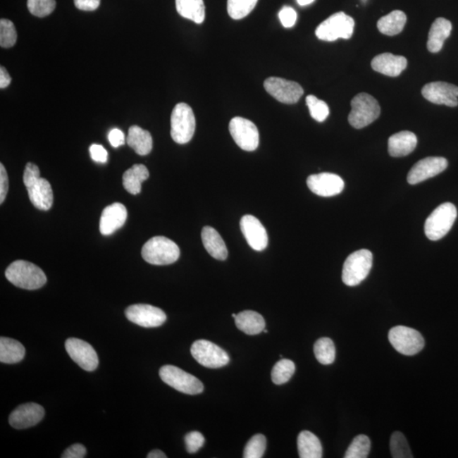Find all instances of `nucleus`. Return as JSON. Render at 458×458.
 I'll return each mask as SVG.
<instances>
[{
  "mask_svg": "<svg viewBox=\"0 0 458 458\" xmlns=\"http://www.w3.org/2000/svg\"><path fill=\"white\" fill-rule=\"evenodd\" d=\"M178 13L192 22L202 24L206 18V8L203 0H176Z\"/></svg>",
  "mask_w": 458,
  "mask_h": 458,
  "instance_id": "7c9ffc66",
  "label": "nucleus"
},
{
  "mask_svg": "<svg viewBox=\"0 0 458 458\" xmlns=\"http://www.w3.org/2000/svg\"><path fill=\"white\" fill-rule=\"evenodd\" d=\"M185 440L187 452L190 454L197 453L205 443V438L202 433L198 431L189 433L186 435Z\"/></svg>",
  "mask_w": 458,
  "mask_h": 458,
  "instance_id": "79ce46f5",
  "label": "nucleus"
},
{
  "mask_svg": "<svg viewBox=\"0 0 458 458\" xmlns=\"http://www.w3.org/2000/svg\"><path fill=\"white\" fill-rule=\"evenodd\" d=\"M125 315L130 322L144 328L159 327L166 321L163 311L147 304H136L128 307Z\"/></svg>",
  "mask_w": 458,
  "mask_h": 458,
  "instance_id": "4468645a",
  "label": "nucleus"
},
{
  "mask_svg": "<svg viewBox=\"0 0 458 458\" xmlns=\"http://www.w3.org/2000/svg\"><path fill=\"white\" fill-rule=\"evenodd\" d=\"M194 360L208 369H219L228 364V354L218 345L206 340H199L191 347Z\"/></svg>",
  "mask_w": 458,
  "mask_h": 458,
  "instance_id": "9b49d317",
  "label": "nucleus"
},
{
  "mask_svg": "<svg viewBox=\"0 0 458 458\" xmlns=\"http://www.w3.org/2000/svg\"><path fill=\"white\" fill-rule=\"evenodd\" d=\"M148 458H166L168 456L163 452L160 451V450H154V451L149 452L147 456Z\"/></svg>",
  "mask_w": 458,
  "mask_h": 458,
  "instance_id": "3c124183",
  "label": "nucleus"
},
{
  "mask_svg": "<svg viewBox=\"0 0 458 458\" xmlns=\"http://www.w3.org/2000/svg\"><path fill=\"white\" fill-rule=\"evenodd\" d=\"M355 22L351 16L338 12L332 15L316 29L318 39L333 42L339 39H349L353 35Z\"/></svg>",
  "mask_w": 458,
  "mask_h": 458,
  "instance_id": "6e6552de",
  "label": "nucleus"
},
{
  "mask_svg": "<svg viewBox=\"0 0 458 458\" xmlns=\"http://www.w3.org/2000/svg\"><path fill=\"white\" fill-rule=\"evenodd\" d=\"M299 456L301 458H321L323 447L319 439L310 431L299 433L297 439Z\"/></svg>",
  "mask_w": 458,
  "mask_h": 458,
  "instance_id": "cd10ccee",
  "label": "nucleus"
},
{
  "mask_svg": "<svg viewBox=\"0 0 458 458\" xmlns=\"http://www.w3.org/2000/svg\"><path fill=\"white\" fill-rule=\"evenodd\" d=\"M202 239L204 247L210 255L216 260L227 259L228 252L226 245L213 228L206 226L202 229Z\"/></svg>",
  "mask_w": 458,
  "mask_h": 458,
  "instance_id": "b1692460",
  "label": "nucleus"
},
{
  "mask_svg": "<svg viewBox=\"0 0 458 458\" xmlns=\"http://www.w3.org/2000/svg\"><path fill=\"white\" fill-rule=\"evenodd\" d=\"M306 102L308 108H309L311 118L316 120V122H324L330 115V108H328L327 104L320 101L314 95H308Z\"/></svg>",
  "mask_w": 458,
  "mask_h": 458,
  "instance_id": "4c0bfd02",
  "label": "nucleus"
},
{
  "mask_svg": "<svg viewBox=\"0 0 458 458\" xmlns=\"http://www.w3.org/2000/svg\"><path fill=\"white\" fill-rule=\"evenodd\" d=\"M373 266V254L369 249H359L353 252L345 260L342 280L345 285H359L369 276Z\"/></svg>",
  "mask_w": 458,
  "mask_h": 458,
  "instance_id": "423d86ee",
  "label": "nucleus"
},
{
  "mask_svg": "<svg viewBox=\"0 0 458 458\" xmlns=\"http://www.w3.org/2000/svg\"><path fill=\"white\" fill-rule=\"evenodd\" d=\"M372 68L385 76L398 77L407 68V61L405 57L384 53L373 58Z\"/></svg>",
  "mask_w": 458,
  "mask_h": 458,
  "instance_id": "4be33fe9",
  "label": "nucleus"
},
{
  "mask_svg": "<svg viewBox=\"0 0 458 458\" xmlns=\"http://www.w3.org/2000/svg\"><path fill=\"white\" fill-rule=\"evenodd\" d=\"M370 449H371V441L368 436L359 435L355 437L351 445H349L345 458H366L368 457Z\"/></svg>",
  "mask_w": 458,
  "mask_h": 458,
  "instance_id": "c9c22d12",
  "label": "nucleus"
},
{
  "mask_svg": "<svg viewBox=\"0 0 458 458\" xmlns=\"http://www.w3.org/2000/svg\"><path fill=\"white\" fill-rule=\"evenodd\" d=\"M141 254L148 264L165 266L173 264L178 260L180 249L173 240L164 236H156L144 244Z\"/></svg>",
  "mask_w": 458,
  "mask_h": 458,
  "instance_id": "7ed1b4c3",
  "label": "nucleus"
},
{
  "mask_svg": "<svg viewBox=\"0 0 458 458\" xmlns=\"http://www.w3.org/2000/svg\"><path fill=\"white\" fill-rule=\"evenodd\" d=\"M44 407L39 404H23L11 412L9 423L16 430L35 426L44 419Z\"/></svg>",
  "mask_w": 458,
  "mask_h": 458,
  "instance_id": "aec40b11",
  "label": "nucleus"
},
{
  "mask_svg": "<svg viewBox=\"0 0 458 458\" xmlns=\"http://www.w3.org/2000/svg\"><path fill=\"white\" fill-rule=\"evenodd\" d=\"M149 177L147 166L141 164L133 165L123 174V186L128 193L137 194L141 192V185Z\"/></svg>",
  "mask_w": 458,
  "mask_h": 458,
  "instance_id": "c756f323",
  "label": "nucleus"
},
{
  "mask_svg": "<svg viewBox=\"0 0 458 458\" xmlns=\"http://www.w3.org/2000/svg\"><path fill=\"white\" fill-rule=\"evenodd\" d=\"M447 166L448 161L444 157L424 158L412 166L407 175V182L412 185H418L444 172Z\"/></svg>",
  "mask_w": 458,
  "mask_h": 458,
  "instance_id": "f3484780",
  "label": "nucleus"
},
{
  "mask_svg": "<svg viewBox=\"0 0 458 458\" xmlns=\"http://www.w3.org/2000/svg\"><path fill=\"white\" fill-rule=\"evenodd\" d=\"M417 136L409 131H402L391 136L388 141V151L393 157L409 155L417 147Z\"/></svg>",
  "mask_w": 458,
  "mask_h": 458,
  "instance_id": "5701e85b",
  "label": "nucleus"
},
{
  "mask_svg": "<svg viewBox=\"0 0 458 458\" xmlns=\"http://www.w3.org/2000/svg\"><path fill=\"white\" fill-rule=\"evenodd\" d=\"M452 25L450 20L443 18H437L433 23L427 47L431 53H438L443 47L444 42L451 35Z\"/></svg>",
  "mask_w": 458,
  "mask_h": 458,
  "instance_id": "393cba45",
  "label": "nucleus"
},
{
  "mask_svg": "<svg viewBox=\"0 0 458 458\" xmlns=\"http://www.w3.org/2000/svg\"><path fill=\"white\" fill-rule=\"evenodd\" d=\"M297 2L301 6H306L311 5V3L314 2V0H297Z\"/></svg>",
  "mask_w": 458,
  "mask_h": 458,
  "instance_id": "603ef678",
  "label": "nucleus"
},
{
  "mask_svg": "<svg viewBox=\"0 0 458 458\" xmlns=\"http://www.w3.org/2000/svg\"><path fill=\"white\" fill-rule=\"evenodd\" d=\"M407 23V16L402 11H394L378 20V31L387 36H395L402 32Z\"/></svg>",
  "mask_w": 458,
  "mask_h": 458,
  "instance_id": "2f4dec72",
  "label": "nucleus"
},
{
  "mask_svg": "<svg viewBox=\"0 0 458 458\" xmlns=\"http://www.w3.org/2000/svg\"><path fill=\"white\" fill-rule=\"evenodd\" d=\"M264 333H268V330H264Z\"/></svg>",
  "mask_w": 458,
  "mask_h": 458,
  "instance_id": "5fc2aeb1",
  "label": "nucleus"
},
{
  "mask_svg": "<svg viewBox=\"0 0 458 458\" xmlns=\"http://www.w3.org/2000/svg\"><path fill=\"white\" fill-rule=\"evenodd\" d=\"M18 40L15 25L10 20H0V46L2 48H11Z\"/></svg>",
  "mask_w": 458,
  "mask_h": 458,
  "instance_id": "58836bf2",
  "label": "nucleus"
},
{
  "mask_svg": "<svg viewBox=\"0 0 458 458\" xmlns=\"http://www.w3.org/2000/svg\"><path fill=\"white\" fill-rule=\"evenodd\" d=\"M457 216V208L452 203L445 202L437 207L424 225L427 238L433 241L442 239L451 230Z\"/></svg>",
  "mask_w": 458,
  "mask_h": 458,
  "instance_id": "39448f33",
  "label": "nucleus"
},
{
  "mask_svg": "<svg viewBox=\"0 0 458 458\" xmlns=\"http://www.w3.org/2000/svg\"><path fill=\"white\" fill-rule=\"evenodd\" d=\"M9 190V179L5 166L0 164V204L5 202L6 195Z\"/></svg>",
  "mask_w": 458,
  "mask_h": 458,
  "instance_id": "a18cd8bd",
  "label": "nucleus"
},
{
  "mask_svg": "<svg viewBox=\"0 0 458 458\" xmlns=\"http://www.w3.org/2000/svg\"><path fill=\"white\" fill-rule=\"evenodd\" d=\"M422 94L427 101L445 105L450 107H456L458 105V87L451 83L444 82H434L424 85Z\"/></svg>",
  "mask_w": 458,
  "mask_h": 458,
  "instance_id": "a211bd4d",
  "label": "nucleus"
},
{
  "mask_svg": "<svg viewBox=\"0 0 458 458\" xmlns=\"http://www.w3.org/2000/svg\"><path fill=\"white\" fill-rule=\"evenodd\" d=\"M314 355L321 364L330 365L335 360V347L330 338H321L314 345Z\"/></svg>",
  "mask_w": 458,
  "mask_h": 458,
  "instance_id": "473e14b6",
  "label": "nucleus"
},
{
  "mask_svg": "<svg viewBox=\"0 0 458 458\" xmlns=\"http://www.w3.org/2000/svg\"><path fill=\"white\" fill-rule=\"evenodd\" d=\"M258 0H228V13L235 20L247 16L256 7Z\"/></svg>",
  "mask_w": 458,
  "mask_h": 458,
  "instance_id": "f704fd0d",
  "label": "nucleus"
},
{
  "mask_svg": "<svg viewBox=\"0 0 458 458\" xmlns=\"http://www.w3.org/2000/svg\"><path fill=\"white\" fill-rule=\"evenodd\" d=\"M127 144L137 155L147 156L152 151L153 139L149 132L139 126H132L128 130Z\"/></svg>",
  "mask_w": 458,
  "mask_h": 458,
  "instance_id": "a878e982",
  "label": "nucleus"
},
{
  "mask_svg": "<svg viewBox=\"0 0 458 458\" xmlns=\"http://www.w3.org/2000/svg\"><path fill=\"white\" fill-rule=\"evenodd\" d=\"M160 377L166 385L179 392L198 395L203 392L204 385L201 380L176 366L165 365L160 369Z\"/></svg>",
  "mask_w": 458,
  "mask_h": 458,
  "instance_id": "1a4fd4ad",
  "label": "nucleus"
},
{
  "mask_svg": "<svg viewBox=\"0 0 458 458\" xmlns=\"http://www.w3.org/2000/svg\"><path fill=\"white\" fill-rule=\"evenodd\" d=\"M352 111L348 116L349 123L354 128L368 127L380 116V104L376 98L366 93L356 95L351 102Z\"/></svg>",
  "mask_w": 458,
  "mask_h": 458,
  "instance_id": "20e7f679",
  "label": "nucleus"
},
{
  "mask_svg": "<svg viewBox=\"0 0 458 458\" xmlns=\"http://www.w3.org/2000/svg\"><path fill=\"white\" fill-rule=\"evenodd\" d=\"M240 228L248 245L256 252L264 251L268 245V235L259 220L252 215L241 218Z\"/></svg>",
  "mask_w": 458,
  "mask_h": 458,
  "instance_id": "6ab92c4d",
  "label": "nucleus"
},
{
  "mask_svg": "<svg viewBox=\"0 0 458 458\" xmlns=\"http://www.w3.org/2000/svg\"><path fill=\"white\" fill-rule=\"evenodd\" d=\"M307 183L312 193L322 197H335L345 188L343 179L339 175L330 173L311 175Z\"/></svg>",
  "mask_w": 458,
  "mask_h": 458,
  "instance_id": "dca6fc26",
  "label": "nucleus"
},
{
  "mask_svg": "<svg viewBox=\"0 0 458 458\" xmlns=\"http://www.w3.org/2000/svg\"><path fill=\"white\" fill-rule=\"evenodd\" d=\"M6 277L18 288L35 290L42 288L47 278L39 266L26 261H16L8 266Z\"/></svg>",
  "mask_w": 458,
  "mask_h": 458,
  "instance_id": "f03ea898",
  "label": "nucleus"
},
{
  "mask_svg": "<svg viewBox=\"0 0 458 458\" xmlns=\"http://www.w3.org/2000/svg\"><path fill=\"white\" fill-rule=\"evenodd\" d=\"M128 218L127 208L123 204L114 203L104 209L101 221H99V231L101 235L108 236L122 228Z\"/></svg>",
  "mask_w": 458,
  "mask_h": 458,
  "instance_id": "412c9836",
  "label": "nucleus"
},
{
  "mask_svg": "<svg viewBox=\"0 0 458 458\" xmlns=\"http://www.w3.org/2000/svg\"><path fill=\"white\" fill-rule=\"evenodd\" d=\"M195 116L192 108L185 103H179L171 116V136L179 144L189 143L195 132Z\"/></svg>",
  "mask_w": 458,
  "mask_h": 458,
  "instance_id": "0eeeda50",
  "label": "nucleus"
},
{
  "mask_svg": "<svg viewBox=\"0 0 458 458\" xmlns=\"http://www.w3.org/2000/svg\"><path fill=\"white\" fill-rule=\"evenodd\" d=\"M237 328L249 335H259L265 330L264 316L254 311H244L235 318Z\"/></svg>",
  "mask_w": 458,
  "mask_h": 458,
  "instance_id": "bb28decb",
  "label": "nucleus"
},
{
  "mask_svg": "<svg viewBox=\"0 0 458 458\" xmlns=\"http://www.w3.org/2000/svg\"><path fill=\"white\" fill-rule=\"evenodd\" d=\"M26 353L23 345L14 339L0 338V361L2 364H15L22 361Z\"/></svg>",
  "mask_w": 458,
  "mask_h": 458,
  "instance_id": "c85d7f7f",
  "label": "nucleus"
},
{
  "mask_svg": "<svg viewBox=\"0 0 458 458\" xmlns=\"http://www.w3.org/2000/svg\"><path fill=\"white\" fill-rule=\"evenodd\" d=\"M23 182L27 190L29 199L37 209L48 211L51 209L54 195L51 183L40 177V171L35 164H27L23 174Z\"/></svg>",
  "mask_w": 458,
  "mask_h": 458,
  "instance_id": "f257e3e1",
  "label": "nucleus"
},
{
  "mask_svg": "<svg viewBox=\"0 0 458 458\" xmlns=\"http://www.w3.org/2000/svg\"><path fill=\"white\" fill-rule=\"evenodd\" d=\"M74 4L78 10L93 11L98 9L101 0H74Z\"/></svg>",
  "mask_w": 458,
  "mask_h": 458,
  "instance_id": "de8ad7c7",
  "label": "nucleus"
},
{
  "mask_svg": "<svg viewBox=\"0 0 458 458\" xmlns=\"http://www.w3.org/2000/svg\"><path fill=\"white\" fill-rule=\"evenodd\" d=\"M390 452L394 458L414 457L406 437L401 432H395L390 438Z\"/></svg>",
  "mask_w": 458,
  "mask_h": 458,
  "instance_id": "e433bc0d",
  "label": "nucleus"
},
{
  "mask_svg": "<svg viewBox=\"0 0 458 458\" xmlns=\"http://www.w3.org/2000/svg\"><path fill=\"white\" fill-rule=\"evenodd\" d=\"M56 0H27V8L30 13L37 18H45L55 11Z\"/></svg>",
  "mask_w": 458,
  "mask_h": 458,
  "instance_id": "a19ab883",
  "label": "nucleus"
},
{
  "mask_svg": "<svg viewBox=\"0 0 458 458\" xmlns=\"http://www.w3.org/2000/svg\"><path fill=\"white\" fill-rule=\"evenodd\" d=\"M92 159L99 163H106L108 158L106 149L99 144H92L89 149Z\"/></svg>",
  "mask_w": 458,
  "mask_h": 458,
  "instance_id": "c03bdc74",
  "label": "nucleus"
},
{
  "mask_svg": "<svg viewBox=\"0 0 458 458\" xmlns=\"http://www.w3.org/2000/svg\"><path fill=\"white\" fill-rule=\"evenodd\" d=\"M236 316H237V315L235 314H232L233 318H236Z\"/></svg>",
  "mask_w": 458,
  "mask_h": 458,
  "instance_id": "864d4df0",
  "label": "nucleus"
},
{
  "mask_svg": "<svg viewBox=\"0 0 458 458\" xmlns=\"http://www.w3.org/2000/svg\"><path fill=\"white\" fill-rule=\"evenodd\" d=\"M280 22L285 28H290L295 26L297 20V13L293 8L290 6L283 7V9L278 13Z\"/></svg>",
  "mask_w": 458,
  "mask_h": 458,
  "instance_id": "37998d69",
  "label": "nucleus"
},
{
  "mask_svg": "<svg viewBox=\"0 0 458 458\" xmlns=\"http://www.w3.org/2000/svg\"><path fill=\"white\" fill-rule=\"evenodd\" d=\"M388 337L392 347L402 355H416L424 347L423 337L411 328L394 327L390 330Z\"/></svg>",
  "mask_w": 458,
  "mask_h": 458,
  "instance_id": "9d476101",
  "label": "nucleus"
},
{
  "mask_svg": "<svg viewBox=\"0 0 458 458\" xmlns=\"http://www.w3.org/2000/svg\"><path fill=\"white\" fill-rule=\"evenodd\" d=\"M108 140H109L112 147L115 148L122 147L125 144L124 133L118 128L112 129L109 135H108Z\"/></svg>",
  "mask_w": 458,
  "mask_h": 458,
  "instance_id": "09e8293b",
  "label": "nucleus"
},
{
  "mask_svg": "<svg viewBox=\"0 0 458 458\" xmlns=\"http://www.w3.org/2000/svg\"><path fill=\"white\" fill-rule=\"evenodd\" d=\"M86 448L82 444H74L66 450L62 458H83L86 457Z\"/></svg>",
  "mask_w": 458,
  "mask_h": 458,
  "instance_id": "49530a36",
  "label": "nucleus"
},
{
  "mask_svg": "<svg viewBox=\"0 0 458 458\" xmlns=\"http://www.w3.org/2000/svg\"><path fill=\"white\" fill-rule=\"evenodd\" d=\"M229 131L235 142L245 151H254L259 145V131L252 120L243 118H233Z\"/></svg>",
  "mask_w": 458,
  "mask_h": 458,
  "instance_id": "f8f14e48",
  "label": "nucleus"
},
{
  "mask_svg": "<svg viewBox=\"0 0 458 458\" xmlns=\"http://www.w3.org/2000/svg\"><path fill=\"white\" fill-rule=\"evenodd\" d=\"M266 92L278 101L292 105L297 103L304 94L299 83L281 78H268L264 82Z\"/></svg>",
  "mask_w": 458,
  "mask_h": 458,
  "instance_id": "ddd939ff",
  "label": "nucleus"
},
{
  "mask_svg": "<svg viewBox=\"0 0 458 458\" xmlns=\"http://www.w3.org/2000/svg\"><path fill=\"white\" fill-rule=\"evenodd\" d=\"M266 447V437L261 434L254 435L245 445L243 457L245 458H261L264 455Z\"/></svg>",
  "mask_w": 458,
  "mask_h": 458,
  "instance_id": "ea45409f",
  "label": "nucleus"
},
{
  "mask_svg": "<svg viewBox=\"0 0 458 458\" xmlns=\"http://www.w3.org/2000/svg\"><path fill=\"white\" fill-rule=\"evenodd\" d=\"M295 372V365L292 361L281 359L273 366L272 370V380L275 385H284L292 378Z\"/></svg>",
  "mask_w": 458,
  "mask_h": 458,
  "instance_id": "72a5a7b5",
  "label": "nucleus"
},
{
  "mask_svg": "<svg viewBox=\"0 0 458 458\" xmlns=\"http://www.w3.org/2000/svg\"><path fill=\"white\" fill-rule=\"evenodd\" d=\"M65 345L70 357L85 371L92 372L97 369L98 355L90 344L80 339L70 338Z\"/></svg>",
  "mask_w": 458,
  "mask_h": 458,
  "instance_id": "2eb2a0df",
  "label": "nucleus"
},
{
  "mask_svg": "<svg viewBox=\"0 0 458 458\" xmlns=\"http://www.w3.org/2000/svg\"><path fill=\"white\" fill-rule=\"evenodd\" d=\"M11 78L10 74L8 73L7 70L1 66L0 68V87L1 89H6L8 86L11 85Z\"/></svg>",
  "mask_w": 458,
  "mask_h": 458,
  "instance_id": "8fccbe9b",
  "label": "nucleus"
}]
</instances>
